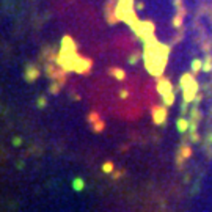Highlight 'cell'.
<instances>
[{
  "mask_svg": "<svg viewBox=\"0 0 212 212\" xmlns=\"http://www.w3.org/2000/svg\"><path fill=\"white\" fill-rule=\"evenodd\" d=\"M72 187H74V190L80 192V190L83 189V181H82L80 178H76V179H74V182H72Z\"/></svg>",
  "mask_w": 212,
  "mask_h": 212,
  "instance_id": "6da1fadb",
  "label": "cell"
},
{
  "mask_svg": "<svg viewBox=\"0 0 212 212\" xmlns=\"http://www.w3.org/2000/svg\"><path fill=\"white\" fill-rule=\"evenodd\" d=\"M179 129H181V131L186 129V121H179Z\"/></svg>",
  "mask_w": 212,
  "mask_h": 212,
  "instance_id": "3957f363",
  "label": "cell"
},
{
  "mask_svg": "<svg viewBox=\"0 0 212 212\" xmlns=\"http://www.w3.org/2000/svg\"><path fill=\"white\" fill-rule=\"evenodd\" d=\"M102 170L105 171V173H110V171L113 170V165H112V164H110V162H109V164H105V165H104V167H102Z\"/></svg>",
  "mask_w": 212,
  "mask_h": 212,
  "instance_id": "7a4b0ae2",
  "label": "cell"
}]
</instances>
